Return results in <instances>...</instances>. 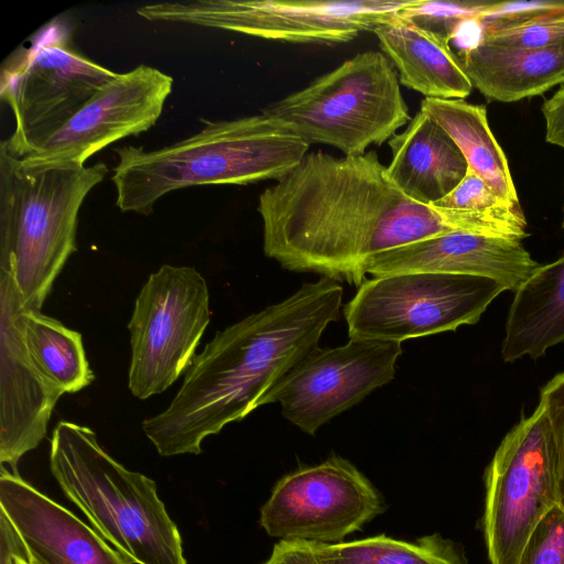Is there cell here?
Wrapping results in <instances>:
<instances>
[{
	"instance_id": "cell-14",
	"label": "cell",
	"mask_w": 564,
	"mask_h": 564,
	"mask_svg": "<svg viewBox=\"0 0 564 564\" xmlns=\"http://www.w3.org/2000/svg\"><path fill=\"white\" fill-rule=\"evenodd\" d=\"M401 343L349 338L316 347L265 393L260 406L279 402L283 416L314 435L326 422L359 403L394 377Z\"/></svg>"
},
{
	"instance_id": "cell-2",
	"label": "cell",
	"mask_w": 564,
	"mask_h": 564,
	"mask_svg": "<svg viewBox=\"0 0 564 564\" xmlns=\"http://www.w3.org/2000/svg\"><path fill=\"white\" fill-rule=\"evenodd\" d=\"M341 285L304 283L279 303L218 330L197 354L162 412L141 426L161 456L202 453L203 441L260 406L265 393L339 319Z\"/></svg>"
},
{
	"instance_id": "cell-3",
	"label": "cell",
	"mask_w": 564,
	"mask_h": 564,
	"mask_svg": "<svg viewBox=\"0 0 564 564\" xmlns=\"http://www.w3.org/2000/svg\"><path fill=\"white\" fill-rule=\"evenodd\" d=\"M203 122L196 133L159 149H115L118 162L111 182L122 213L150 215L161 197L182 188L279 181L301 163L310 148L263 112Z\"/></svg>"
},
{
	"instance_id": "cell-26",
	"label": "cell",
	"mask_w": 564,
	"mask_h": 564,
	"mask_svg": "<svg viewBox=\"0 0 564 564\" xmlns=\"http://www.w3.org/2000/svg\"><path fill=\"white\" fill-rule=\"evenodd\" d=\"M490 2L416 0L400 14L452 41L464 26L476 24Z\"/></svg>"
},
{
	"instance_id": "cell-25",
	"label": "cell",
	"mask_w": 564,
	"mask_h": 564,
	"mask_svg": "<svg viewBox=\"0 0 564 564\" xmlns=\"http://www.w3.org/2000/svg\"><path fill=\"white\" fill-rule=\"evenodd\" d=\"M313 544L321 564H467L460 547L438 533L415 542L380 534L336 544Z\"/></svg>"
},
{
	"instance_id": "cell-15",
	"label": "cell",
	"mask_w": 564,
	"mask_h": 564,
	"mask_svg": "<svg viewBox=\"0 0 564 564\" xmlns=\"http://www.w3.org/2000/svg\"><path fill=\"white\" fill-rule=\"evenodd\" d=\"M20 294L10 273L0 271V463H18L46 436L64 394L36 367L24 337Z\"/></svg>"
},
{
	"instance_id": "cell-17",
	"label": "cell",
	"mask_w": 564,
	"mask_h": 564,
	"mask_svg": "<svg viewBox=\"0 0 564 564\" xmlns=\"http://www.w3.org/2000/svg\"><path fill=\"white\" fill-rule=\"evenodd\" d=\"M0 509L21 536L31 564H133L96 530L3 465Z\"/></svg>"
},
{
	"instance_id": "cell-11",
	"label": "cell",
	"mask_w": 564,
	"mask_h": 564,
	"mask_svg": "<svg viewBox=\"0 0 564 564\" xmlns=\"http://www.w3.org/2000/svg\"><path fill=\"white\" fill-rule=\"evenodd\" d=\"M484 531L491 564H517L531 534L558 505L557 462L539 404L505 436L486 474Z\"/></svg>"
},
{
	"instance_id": "cell-8",
	"label": "cell",
	"mask_w": 564,
	"mask_h": 564,
	"mask_svg": "<svg viewBox=\"0 0 564 564\" xmlns=\"http://www.w3.org/2000/svg\"><path fill=\"white\" fill-rule=\"evenodd\" d=\"M503 291L481 276L390 274L366 280L343 313L349 338L402 343L476 324Z\"/></svg>"
},
{
	"instance_id": "cell-10",
	"label": "cell",
	"mask_w": 564,
	"mask_h": 564,
	"mask_svg": "<svg viewBox=\"0 0 564 564\" xmlns=\"http://www.w3.org/2000/svg\"><path fill=\"white\" fill-rule=\"evenodd\" d=\"M210 322L209 291L193 267L163 264L141 288L128 324V387L145 400L186 372Z\"/></svg>"
},
{
	"instance_id": "cell-23",
	"label": "cell",
	"mask_w": 564,
	"mask_h": 564,
	"mask_svg": "<svg viewBox=\"0 0 564 564\" xmlns=\"http://www.w3.org/2000/svg\"><path fill=\"white\" fill-rule=\"evenodd\" d=\"M23 330L36 367L63 393H76L91 384L95 375L80 333L41 311L26 308Z\"/></svg>"
},
{
	"instance_id": "cell-33",
	"label": "cell",
	"mask_w": 564,
	"mask_h": 564,
	"mask_svg": "<svg viewBox=\"0 0 564 564\" xmlns=\"http://www.w3.org/2000/svg\"><path fill=\"white\" fill-rule=\"evenodd\" d=\"M24 564H31V563H30V560H29V557H28V558H25V562H24Z\"/></svg>"
},
{
	"instance_id": "cell-9",
	"label": "cell",
	"mask_w": 564,
	"mask_h": 564,
	"mask_svg": "<svg viewBox=\"0 0 564 564\" xmlns=\"http://www.w3.org/2000/svg\"><path fill=\"white\" fill-rule=\"evenodd\" d=\"M117 74L75 47L67 20H51L0 67V97L14 118L2 142L12 149L52 130Z\"/></svg>"
},
{
	"instance_id": "cell-19",
	"label": "cell",
	"mask_w": 564,
	"mask_h": 564,
	"mask_svg": "<svg viewBox=\"0 0 564 564\" xmlns=\"http://www.w3.org/2000/svg\"><path fill=\"white\" fill-rule=\"evenodd\" d=\"M404 87L425 98L465 99L474 88L446 37L398 14L373 31Z\"/></svg>"
},
{
	"instance_id": "cell-1",
	"label": "cell",
	"mask_w": 564,
	"mask_h": 564,
	"mask_svg": "<svg viewBox=\"0 0 564 564\" xmlns=\"http://www.w3.org/2000/svg\"><path fill=\"white\" fill-rule=\"evenodd\" d=\"M263 251L282 268L360 286L371 257L459 231L445 213L404 195L376 151L307 153L259 196Z\"/></svg>"
},
{
	"instance_id": "cell-29",
	"label": "cell",
	"mask_w": 564,
	"mask_h": 564,
	"mask_svg": "<svg viewBox=\"0 0 564 564\" xmlns=\"http://www.w3.org/2000/svg\"><path fill=\"white\" fill-rule=\"evenodd\" d=\"M561 13L564 0L491 1L476 26L479 32L492 31Z\"/></svg>"
},
{
	"instance_id": "cell-31",
	"label": "cell",
	"mask_w": 564,
	"mask_h": 564,
	"mask_svg": "<svg viewBox=\"0 0 564 564\" xmlns=\"http://www.w3.org/2000/svg\"><path fill=\"white\" fill-rule=\"evenodd\" d=\"M263 564H321V562L312 542L279 541Z\"/></svg>"
},
{
	"instance_id": "cell-21",
	"label": "cell",
	"mask_w": 564,
	"mask_h": 564,
	"mask_svg": "<svg viewBox=\"0 0 564 564\" xmlns=\"http://www.w3.org/2000/svg\"><path fill=\"white\" fill-rule=\"evenodd\" d=\"M564 341V256L540 265L514 292L501 358H539Z\"/></svg>"
},
{
	"instance_id": "cell-16",
	"label": "cell",
	"mask_w": 564,
	"mask_h": 564,
	"mask_svg": "<svg viewBox=\"0 0 564 564\" xmlns=\"http://www.w3.org/2000/svg\"><path fill=\"white\" fill-rule=\"evenodd\" d=\"M521 240L451 231L413 241L367 260L365 273H447L481 276L516 292L540 267Z\"/></svg>"
},
{
	"instance_id": "cell-5",
	"label": "cell",
	"mask_w": 564,
	"mask_h": 564,
	"mask_svg": "<svg viewBox=\"0 0 564 564\" xmlns=\"http://www.w3.org/2000/svg\"><path fill=\"white\" fill-rule=\"evenodd\" d=\"M50 467L64 495L133 563L187 564L155 481L112 458L90 427L59 421L51 438Z\"/></svg>"
},
{
	"instance_id": "cell-12",
	"label": "cell",
	"mask_w": 564,
	"mask_h": 564,
	"mask_svg": "<svg viewBox=\"0 0 564 564\" xmlns=\"http://www.w3.org/2000/svg\"><path fill=\"white\" fill-rule=\"evenodd\" d=\"M384 509L370 480L349 460L334 455L278 480L260 509L259 524L280 541L336 544Z\"/></svg>"
},
{
	"instance_id": "cell-4",
	"label": "cell",
	"mask_w": 564,
	"mask_h": 564,
	"mask_svg": "<svg viewBox=\"0 0 564 564\" xmlns=\"http://www.w3.org/2000/svg\"><path fill=\"white\" fill-rule=\"evenodd\" d=\"M108 172L104 162L28 163L0 144V271L26 310L41 311L77 250L80 207Z\"/></svg>"
},
{
	"instance_id": "cell-6",
	"label": "cell",
	"mask_w": 564,
	"mask_h": 564,
	"mask_svg": "<svg viewBox=\"0 0 564 564\" xmlns=\"http://www.w3.org/2000/svg\"><path fill=\"white\" fill-rule=\"evenodd\" d=\"M261 112L310 145H332L345 156L388 142L411 120L398 73L379 51L356 54Z\"/></svg>"
},
{
	"instance_id": "cell-7",
	"label": "cell",
	"mask_w": 564,
	"mask_h": 564,
	"mask_svg": "<svg viewBox=\"0 0 564 564\" xmlns=\"http://www.w3.org/2000/svg\"><path fill=\"white\" fill-rule=\"evenodd\" d=\"M416 0H193L144 4L137 14L290 43L341 44L373 31Z\"/></svg>"
},
{
	"instance_id": "cell-34",
	"label": "cell",
	"mask_w": 564,
	"mask_h": 564,
	"mask_svg": "<svg viewBox=\"0 0 564 564\" xmlns=\"http://www.w3.org/2000/svg\"><path fill=\"white\" fill-rule=\"evenodd\" d=\"M563 214H564V208H563ZM563 228H564V216H563Z\"/></svg>"
},
{
	"instance_id": "cell-22",
	"label": "cell",
	"mask_w": 564,
	"mask_h": 564,
	"mask_svg": "<svg viewBox=\"0 0 564 564\" xmlns=\"http://www.w3.org/2000/svg\"><path fill=\"white\" fill-rule=\"evenodd\" d=\"M420 110L448 133L468 170L500 197L520 204L507 156L489 127L486 107L465 99L424 98Z\"/></svg>"
},
{
	"instance_id": "cell-30",
	"label": "cell",
	"mask_w": 564,
	"mask_h": 564,
	"mask_svg": "<svg viewBox=\"0 0 564 564\" xmlns=\"http://www.w3.org/2000/svg\"><path fill=\"white\" fill-rule=\"evenodd\" d=\"M539 404L545 411L557 462L558 506L564 508V371L541 390Z\"/></svg>"
},
{
	"instance_id": "cell-18",
	"label": "cell",
	"mask_w": 564,
	"mask_h": 564,
	"mask_svg": "<svg viewBox=\"0 0 564 564\" xmlns=\"http://www.w3.org/2000/svg\"><path fill=\"white\" fill-rule=\"evenodd\" d=\"M388 145L392 154L387 166L389 177L404 195L423 205L446 196L468 171L453 139L421 110Z\"/></svg>"
},
{
	"instance_id": "cell-27",
	"label": "cell",
	"mask_w": 564,
	"mask_h": 564,
	"mask_svg": "<svg viewBox=\"0 0 564 564\" xmlns=\"http://www.w3.org/2000/svg\"><path fill=\"white\" fill-rule=\"evenodd\" d=\"M476 41L509 48H541L563 45L564 13L492 31H481Z\"/></svg>"
},
{
	"instance_id": "cell-20",
	"label": "cell",
	"mask_w": 564,
	"mask_h": 564,
	"mask_svg": "<svg viewBox=\"0 0 564 564\" xmlns=\"http://www.w3.org/2000/svg\"><path fill=\"white\" fill-rule=\"evenodd\" d=\"M458 56L473 86L489 100L518 101L564 85V44L509 48L475 41Z\"/></svg>"
},
{
	"instance_id": "cell-24",
	"label": "cell",
	"mask_w": 564,
	"mask_h": 564,
	"mask_svg": "<svg viewBox=\"0 0 564 564\" xmlns=\"http://www.w3.org/2000/svg\"><path fill=\"white\" fill-rule=\"evenodd\" d=\"M430 206L453 217L460 231L519 240L528 236L520 204L497 195L470 170L453 191Z\"/></svg>"
},
{
	"instance_id": "cell-32",
	"label": "cell",
	"mask_w": 564,
	"mask_h": 564,
	"mask_svg": "<svg viewBox=\"0 0 564 564\" xmlns=\"http://www.w3.org/2000/svg\"><path fill=\"white\" fill-rule=\"evenodd\" d=\"M545 121V141L564 149V85L541 107Z\"/></svg>"
},
{
	"instance_id": "cell-13",
	"label": "cell",
	"mask_w": 564,
	"mask_h": 564,
	"mask_svg": "<svg viewBox=\"0 0 564 564\" xmlns=\"http://www.w3.org/2000/svg\"><path fill=\"white\" fill-rule=\"evenodd\" d=\"M173 77L138 65L118 73L70 117L15 148L2 144L28 163L72 162L85 165L95 153L123 138L152 128L172 93Z\"/></svg>"
},
{
	"instance_id": "cell-28",
	"label": "cell",
	"mask_w": 564,
	"mask_h": 564,
	"mask_svg": "<svg viewBox=\"0 0 564 564\" xmlns=\"http://www.w3.org/2000/svg\"><path fill=\"white\" fill-rule=\"evenodd\" d=\"M517 564H564V508L557 505L542 519Z\"/></svg>"
}]
</instances>
